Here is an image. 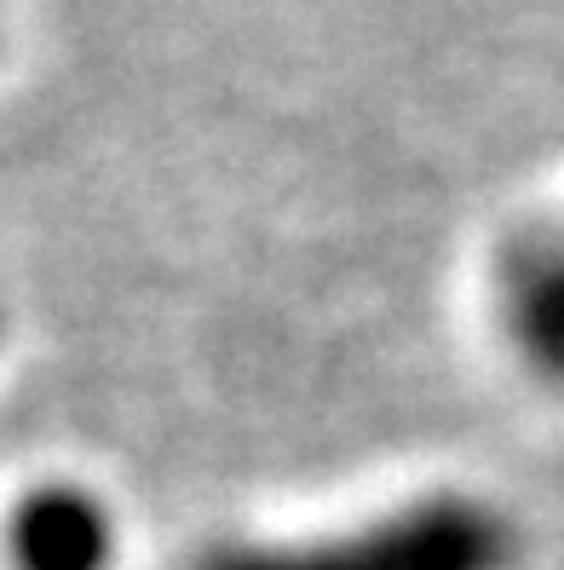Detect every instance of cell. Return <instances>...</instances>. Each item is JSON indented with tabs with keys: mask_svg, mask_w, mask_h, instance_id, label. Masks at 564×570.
Here are the masks:
<instances>
[{
	"mask_svg": "<svg viewBox=\"0 0 564 570\" xmlns=\"http://www.w3.org/2000/svg\"><path fill=\"white\" fill-rule=\"evenodd\" d=\"M7 548L18 570H105L110 564V513L87 490H36L12 513Z\"/></svg>",
	"mask_w": 564,
	"mask_h": 570,
	"instance_id": "obj_3",
	"label": "cell"
},
{
	"mask_svg": "<svg viewBox=\"0 0 564 570\" xmlns=\"http://www.w3.org/2000/svg\"><path fill=\"white\" fill-rule=\"evenodd\" d=\"M502 317L518 352L564 381V243L518 237L502 254Z\"/></svg>",
	"mask_w": 564,
	"mask_h": 570,
	"instance_id": "obj_2",
	"label": "cell"
},
{
	"mask_svg": "<svg viewBox=\"0 0 564 570\" xmlns=\"http://www.w3.org/2000/svg\"><path fill=\"white\" fill-rule=\"evenodd\" d=\"M513 530L467 495H433L340 542L311 548H219L196 570H507Z\"/></svg>",
	"mask_w": 564,
	"mask_h": 570,
	"instance_id": "obj_1",
	"label": "cell"
}]
</instances>
